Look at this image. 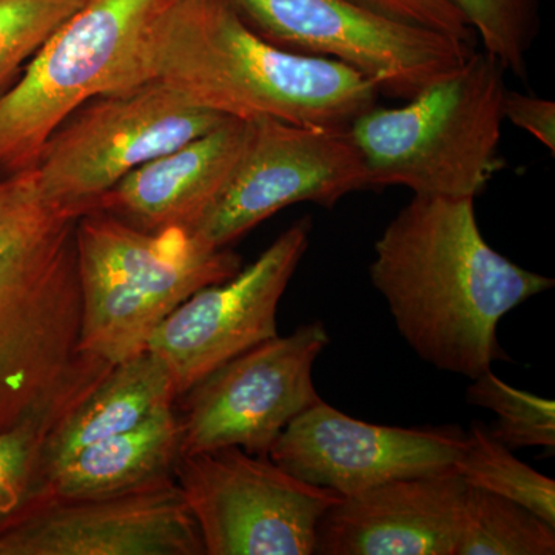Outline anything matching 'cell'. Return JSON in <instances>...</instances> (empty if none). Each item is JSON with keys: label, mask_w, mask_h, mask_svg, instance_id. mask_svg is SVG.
<instances>
[{"label": "cell", "mask_w": 555, "mask_h": 555, "mask_svg": "<svg viewBox=\"0 0 555 555\" xmlns=\"http://www.w3.org/2000/svg\"><path fill=\"white\" fill-rule=\"evenodd\" d=\"M554 553V525L513 500L469 485L454 555Z\"/></svg>", "instance_id": "obj_19"}, {"label": "cell", "mask_w": 555, "mask_h": 555, "mask_svg": "<svg viewBox=\"0 0 555 555\" xmlns=\"http://www.w3.org/2000/svg\"><path fill=\"white\" fill-rule=\"evenodd\" d=\"M280 49L356 69L379 94L409 101L454 75L473 53L444 33L398 21L356 0H228Z\"/></svg>", "instance_id": "obj_8"}, {"label": "cell", "mask_w": 555, "mask_h": 555, "mask_svg": "<svg viewBox=\"0 0 555 555\" xmlns=\"http://www.w3.org/2000/svg\"><path fill=\"white\" fill-rule=\"evenodd\" d=\"M455 470L467 485L513 500L555 526L553 478L518 460L514 451L491 436L483 423L474 422L467 430Z\"/></svg>", "instance_id": "obj_20"}, {"label": "cell", "mask_w": 555, "mask_h": 555, "mask_svg": "<svg viewBox=\"0 0 555 555\" xmlns=\"http://www.w3.org/2000/svg\"><path fill=\"white\" fill-rule=\"evenodd\" d=\"M76 247L80 349L112 366L144 352L185 299L243 269L240 255L192 230L147 232L101 210L79 217Z\"/></svg>", "instance_id": "obj_5"}, {"label": "cell", "mask_w": 555, "mask_h": 555, "mask_svg": "<svg viewBox=\"0 0 555 555\" xmlns=\"http://www.w3.org/2000/svg\"><path fill=\"white\" fill-rule=\"evenodd\" d=\"M474 203L414 195L383 230L369 268L416 356L470 379L507 360L502 318L555 284L489 246Z\"/></svg>", "instance_id": "obj_2"}, {"label": "cell", "mask_w": 555, "mask_h": 555, "mask_svg": "<svg viewBox=\"0 0 555 555\" xmlns=\"http://www.w3.org/2000/svg\"><path fill=\"white\" fill-rule=\"evenodd\" d=\"M477 33L485 51L518 79L528 78V57L540 30L542 0H449Z\"/></svg>", "instance_id": "obj_22"}, {"label": "cell", "mask_w": 555, "mask_h": 555, "mask_svg": "<svg viewBox=\"0 0 555 555\" xmlns=\"http://www.w3.org/2000/svg\"><path fill=\"white\" fill-rule=\"evenodd\" d=\"M506 69L488 51L401 107H374L349 133L371 188L401 185L414 195L476 199L503 167Z\"/></svg>", "instance_id": "obj_4"}, {"label": "cell", "mask_w": 555, "mask_h": 555, "mask_svg": "<svg viewBox=\"0 0 555 555\" xmlns=\"http://www.w3.org/2000/svg\"><path fill=\"white\" fill-rule=\"evenodd\" d=\"M248 120L229 118L166 155L130 171L94 210L147 232L193 230L224 192L246 147Z\"/></svg>", "instance_id": "obj_16"}, {"label": "cell", "mask_w": 555, "mask_h": 555, "mask_svg": "<svg viewBox=\"0 0 555 555\" xmlns=\"http://www.w3.org/2000/svg\"><path fill=\"white\" fill-rule=\"evenodd\" d=\"M78 219L35 170L0 179V433H51L113 367L80 349Z\"/></svg>", "instance_id": "obj_1"}, {"label": "cell", "mask_w": 555, "mask_h": 555, "mask_svg": "<svg viewBox=\"0 0 555 555\" xmlns=\"http://www.w3.org/2000/svg\"><path fill=\"white\" fill-rule=\"evenodd\" d=\"M371 188L349 129L248 120L246 147L224 192L192 230L229 247L278 211L299 203L331 208Z\"/></svg>", "instance_id": "obj_11"}, {"label": "cell", "mask_w": 555, "mask_h": 555, "mask_svg": "<svg viewBox=\"0 0 555 555\" xmlns=\"http://www.w3.org/2000/svg\"><path fill=\"white\" fill-rule=\"evenodd\" d=\"M137 80L228 118L332 129H349L379 96L356 69L273 46L228 0H170L145 31Z\"/></svg>", "instance_id": "obj_3"}, {"label": "cell", "mask_w": 555, "mask_h": 555, "mask_svg": "<svg viewBox=\"0 0 555 555\" xmlns=\"http://www.w3.org/2000/svg\"><path fill=\"white\" fill-rule=\"evenodd\" d=\"M175 406L80 449L47 474L33 494L116 495L171 480L181 441Z\"/></svg>", "instance_id": "obj_18"}, {"label": "cell", "mask_w": 555, "mask_h": 555, "mask_svg": "<svg viewBox=\"0 0 555 555\" xmlns=\"http://www.w3.org/2000/svg\"><path fill=\"white\" fill-rule=\"evenodd\" d=\"M0 555H206L175 478L102 496L33 494L0 521Z\"/></svg>", "instance_id": "obj_12"}, {"label": "cell", "mask_w": 555, "mask_h": 555, "mask_svg": "<svg viewBox=\"0 0 555 555\" xmlns=\"http://www.w3.org/2000/svg\"><path fill=\"white\" fill-rule=\"evenodd\" d=\"M320 321L270 338L178 397L179 455L236 447L269 455L288 423L318 403L313 364L328 345Z\"/></svg>", "instance_id": "obj_10"}, {"label": "cell", "mask_w": 555, "mask_h": 555, "mask_svg": "<svg viewBox=\"0 0 555 555\" xmlns=\"http://www.w3.org/2000/svg\"><path fill=\"white\" fill-rule=\"evenodd\" d=\"M86 0H0V96Z\"/></svg>", "instance_id": "obj_23"}, {"label": "cell", "mask_w": 555, "mask_h": 555, "mask_svg": "<svg viewBox=\"0 0 555 555\" xmlns=\"http://www.w3.org/2000/svg\"><path fill=\"white\" fill-rule=\"evenodd\" d=\"M170 0H86L0 96V173L35 167L61 124L87 102L138 87L152 21Z\"/></svg>", "instance_id": "obj_6"}, {"label": "cell", "mask_w": 555, "mask_h": 555, "mask_svg": "<svg viewBox=\"0 0 555 555\" xmlns=\"http://www.w3.org/2000/svg\"><path fill=\"white\" fill-rule=\"evenodd\" d=\"M467 403L494 412L491 436L511 451L555 448V403L495 377L492 369L467 387Z\"/></svg>", "instance_id": "obj_21"}, {"label": "cell", "mask_w": 555, "mask_h": 555, "mask_svg": "<svg viewBox=\"0 0 555 555\" xmlns=\"http://www.w3.org/2000/svg\"><path fill=\"white\" fill-rule=\"evenodd\" d=\"M177 401L170 369L152 350L115 364L90 396L47 436L40 452L38 486L80 449L126 433L156 412L173 408Z\"/></svg>", "instance_id": "obj_17"}, {"label": "cell", "mask_w": 555, "mask_h": 555, "mask_svg": "<svg viewBox=\"0 0 555 555\" xmlns=\"http://www.w3.org/2000/svg\"><path fill=\"white\" fill-rule=\"evenodd\" d=\"M503 119L528 131L542 142L551 155L555 153V102L518 91L505 90L502 102Z\"/></svg>", "instance_id": "obj_26"}, {"label": "cell", "mask_w": 555, "mask_h": 555, "mask_svg": "<svg viewBox=\"0 0 555 555\" xmlns=\"http://www.w3.org/2000/svg\"><path fill=\"white\" fill-rule=\"evenodd\" d=\"M173 478L206 555L313 554L321 517L341 499L236 447L179 455Z\"/></svg>", "instance_id": "obj_9"}, {"label": "cell", "mask_w": 555, "mask_h": 555, "mask_svg": "<svg viewBox=\"0 0 555 555\" xmlns=\"http://www.w3.org/2000/svg\"><path fill=\"white\" fill-rule=\"evenodd\" d=\"M465 443L456 426L372 425L321 398L288 423L269 456L299 480L349 496L397 478L454 470Z\"/></svg>", "instance_id": "obj_14"}, {"label": "cell", "mask_w": 555, "mask_h": 555, "mask_svg": "<svg viewBox=\"0 0 555 555\" xmlns=\"http://www.w3.org/2000/svg\"><path fill=\"white\" fill-rule=\"evenodd\" d=\"M312 221L284 230L257 261L201 288L175 309L147 349L169 366L178 397L246 350L278 335V306L309 247Z\"/></svg>", "instance_id": "obj_13"}, {"label": "cell", "mask_w": 555, "mask_h": 555, "mask_svg": "<svg viewBox=\"0 0 555 555\" xmlns=\"http://www.w3.org/2000/svg\"><path fill=\"white\" fill-rule=\"evenodd\" d=\"M467 488L454 469L341 496L317 526L313 554L454 555Z\"/></svg>", "instance_id": "obj_15"}, {"label": "cell", "mask_w": 555, "mask_h": 555, "mask_svg": "<svg viewBox=\"0 0 555 555\" xmlns=\"http://www.w3.org/2000/svg\"><path fill=\"white\" fill-rule=\"evenodd\" d=\"M228 119L149 80L76 109L46 142L33 170L47 198L82 217L130 171Z\"/></svg>", "instance_id": "obj_7"}, {"label": "cell", "mask_w": 555, "mask_h": 555, "mask_svg": "<svg viewBox=\"0 0 555 555\" xmlns=\"http://www.w3.org/2000/svg\"><path fill=\"white\" fill-rule=\"evenodd\" d=\"M356 2L386 16L396 17L398 21L444 33L462 42L469 43L474 36L465 17L449 0H356Z\"/></svg>", "instance_id": "obj_25"}, {"label": "cell", "mask_w": 555, "mask_h": 555, "mask_svg": "<svg viewBox=\"0 0 555 555\" xmlns=\"http://www.w3.org/2000/svg\"><path fill=\"white\" fill-rule=\"evenodd\" d=\"M49 434L40 426L0 433V521L16 513L38 488L40 452Z\"/></svg>", "instance_id": "obj_24"}]
</instances>
